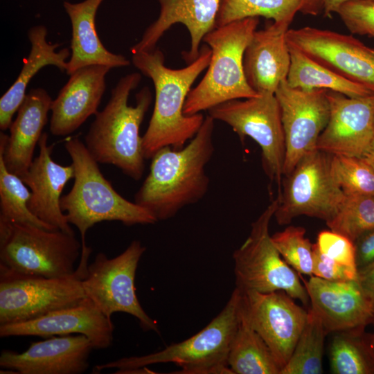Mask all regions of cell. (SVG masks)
<instances>
[{
  "label": "cell",
  "instance_id": "19",
  "mask_svg": "<svg viewBox=\"0 0 374 374\" xmlns=\"http://www.w3.org/2000/svg\"><path fill=\"white\" fill-rule=\"evenodd\" d=\"M92 350L83 335L53 336L32 342L23 353L3 350L0 366L18 374H82L89 366Z\"/></svg>",
  "mask_w": 374,
  "mask_h": 374
},
{
  "label": "cell",
  "instance_id": "29",
  "mask_svg": "<svg viewBox=\"0 0 374 374\" xmlns=\"http://www.w3.org/2000/svg\"><path fill=\"white\" fill-rule=\"evenodd\" d=\"M290 66L288 84L303 89H324L357 98L374 94L366 87L353 82L314 61L300 51L289 46Z\"/></svg>",
  "mask_w": 374,
  "mask_h": 374
},
{
  "label": "cell",
  "instance_id": "7",
  "mask_svg": "<svg viewBox=\"0 0 374 374\" xmlns=\"http://www.w3.org/2000/svg\"><path fill=\"white\" fill-rule=\"evenodd\" d=\"M81 251V241L75 233L0 218V265L15 272L46 278L71 276Z\"/></svg>",
  "mask_w": 374,
  "mask_h": 374
},
{
  "label": "cell",
  "instance_id": "43",
  "mask_svg": "<svg viewBox=\"0 0 374 374\" xmlns=\"http://www.w3.org/2000/svg\"><path fill=\"white\" fill-rule=\"evenodd\" d=\"M374 321V320H373ZM368 342L371 346V348H373V351H374V333L373 335H371L370 338H368Z\"/></svg>",
  "mask_w": 374,
  "mask_h": 374
},
{
  "label": "cell",
  "instance_id": "8",
  "mask_svg": "<svg viewBox=\"0 0 374 374\" xmlns=\"http://www.w3.org/2000/svg\"><path fill=\"white\" fill-rule=\"evenodd\" d=\"M91 249L82 251L75 273L46 278L18 274L0 265V325L24 322L78 304Z\"/></svg>",
  "mask_w": 374,
  "mask_h": 374
},
{
  "label": "cell",
  "instance_id": "36",
  "mask_svg": "<svg viewBox=\"0 0 374 374\" xmlns=\"http://www.w3.org/2000/svg\"><path fill=\"white\" fill-rule=\"evenodd\" d=\"M337 14L351 33L374 38V2L371 0L348 1Z\"/></svg>",
  "mask_w": 374,
  "mask_h": 374
},
{
  "label": "cell",
  "instance_id": "14",
  "mask_svg": "<svg viewBox=\"0 0 374 374\" xmlns=\"http://www.w3.org/2000/svg\"><path fill=\"white\" fill-rule=\"evenodd\" d=\"M288 46L374 92V48L352 35L305 26L289 29Z\"/></svg>",
  "mask_w": 374,
  "mask_h": 374
},
{
  "label": "cell",
  "instance_id": "25",
  "mask_svg": "<svg viewBox=\"0 0 374 374\" xmlns=\"http://www.w3.org/2000/svg\"><path fill=\"white\" fill-rule=\"evenodd\" d=\"M103 1L84 0L76 3L68 1L63 3L72 26L71 53L66 71L69 75L89 65H105L112 69L130 64L123 55L106 49L99 39L96 28V16Z\"/></svg>",
  "mask_w": 374,
  "mask_h": 374
},
{
  "label": "cell",
  "instance_id": "16",
  "mask_svg": "<svg viewBox=\"0 0 374 374\" xmlns=\"http://www.w3.org/2000/svg\"><path fill=\"white\" fill-rule=\"evenodd\" d=\"M328 122L317 149L330 155L362 157L374 139V94L352 98L327 91Z\"/></svg>",
  "mask_w": 374,
  "mask_h": 374
},
{
  "label": "cell",
  "instance_id": "44",
  "mask_svg": "<svg viewBox=\"0 0 374 374\" xmlns=\"http://www.w3.org/2000/svg\"><path fill=\"white\" fill-rule=\"evenodd\" d=\"M371 1L374 2V0H371Z\"/></svg>",
  "mask_w": 374,
  "mask_h": 374
},
{
  "label": "cell",
  "instance_id": "20",
  "mask_svg": "<svg viewBox=\"0 0 374 374\" xmlns=\"http://www.w3.org/2000/svg\"><path fill=\"white\" fill-rule=\"evenodd\" d=\"M38 145L37 157L20 177L30 191L28 208L35 216L52 227L75 233L60 206L62 190L73 178V166H62L52 159L54 145L48 144L46 133L42 134Z\"/></svg>",
  "mask_w": 374,
  "mask_h": 374
},
{
  "label": "cell",
  "instance_id": "37",
  "mask_svg": "<svg viewBox=\"0 0 374 374\" xmlns=\"http://www.w3.org/2000/svg\"><path fill=\"white\" fill-rule=\"evenodd\" d=\"M316 244L319 251L329 258L341 265L357 268L355 244L346 236L330 229L321 231L317 235Z\"/></svg>",
  "mask_w": 374,
  "mask_h": 374
},
{
  "label": "cell",
  "instance_id": "31",
  "mask_svg": "<svg viewBox=\"0 0 374 374\" xmlns=\"http://www.w3.org/2000/svg\"><path fill=\"white\" fill-rule=\"evenodd\" d=\"M327 332L315 312L310 308L304 328L293 353L280 374L323 373L324 340Z\"/></svg>",
  "mask_w": 374,
  "mask_h": 374
},
{
  "label": "cell",
  "instance_id": "33",
  "mask_svg": "<svg viewBox=\"0 0 374 374\" xmlns=\"http://www.w3.org/2000/svg\"><path fill=\"white\" fill-rule=\"evenodd\" d=\"M326 224L331 231L354 242L363 233L374 228V195H345L338 211Z\"/></svg>",
  "mask_w": 374,
  "mask_h": 374
},
{
  "label": "cell",
  "instance_id": "23",
  "mask_svg": "<svg viewBox=\"0 0 374 374\" xmlns=\"http://www.w3.org/2000/svg\"><path fill=\"white\" fill-rule=\"evenodd\" d=\"M52 99L43 88L26 93L10 127V134L0 133V154L8 171L22 177L33 160L35 146L48 122Z\"/></svg>",
  "mask_w": 374,
  "mask_h": 374
},
{
  "label": "cell",
  "instance_id": "2",
  "mask_svg": "<svg viewBox=\"0 0 374 374\" xmlns=\"http://www.w3.org/2000/svg\"><path fill=\"white\" fill-rule=\"evenodd\" d=\"M215 120L204 121L187 145L164 147L151 159L150 172L134 195V202L158 221L173 217L185 206L200 201L210 179L206 167L214 153Z\"/></svg>",
  "mask_w": 374,
  "mask_h": 374
},
{
  "label": "cell",
  "instance_id": "18",
  "mask_svg": "<svg viewBox=\"0 0 374 374\" xmlns=\"http://www.w3.org/2000/svg\"><path fill=\"white\" fill-rule=\"evenodd\" d=\"M304 285L327 332L363 329L374 320V301L357 280L330 281L311 276Z\"/></svg>",
  "mask_w": 374,
  "mask_h": 374
},
{
  "label": "cell",
  "instance_id": "42",
  "mask_svg": "<svg viewBox=\"0 0 374 374\" xmlns=\"http://www.w3.org/2000/svg\"><path fill=\"white\" fill-rule=\"evenodd\" d=\"M362 158H364L374 170V139Z\"/></svg>",
  "mask_w": 374,
  "mask_h": 374
},
{
  "label": "cell",
  "instance_id": "4",
  "mask_svg": "<svg viewBox=\"0 0 374 374\" xmlns=\"http://www.w3.org/2000/svg\"><path fill=\"white\" fill-rule=\"evenodd\" d=\"M64 148L74 169L71 189L60 199V206L70 224L78 229L82 245L87 231L104 221H118L125 226L151 224L157 219L146 209L122 197L101 172L78 136L67 140Z\"/></svg>",
  "mask_w": 374,
  "mask_h": 374
},
{
  "label": "cell",
  "instance_id": "11",
  "mask_svg": "<svg viewBox=\"0 0 374 374\" xmlns=\"http://www.w3.org/2000/svg\"><path fill=\"white\" fill-rule=\"evenodd\" d=\"M331 155L317 149L303 157L285 177L274 217L278 224H287L299 216L330 220L345 194L331 170Z\"/></svg>",
  "mask_w": 374,
  "mask_h": 374
},
{
  "label": "cell",
  "instance_id": "13",
  "mask_svg": "<svg viewBox=\"0 0 374 374\" xmlns=\"http://www.w3.org/2000/svg\"><path fill=\"white\" fill-rule=\"evenodd\" d=\"M285 141L283 176H287L301 159L317 149L319 137L330 116L327 90L303 89L290 86L287 80L277 88Z\"/></svg>",
  "mask_w": 374,
  "mask_h": 374
},
{
  "label": "cell",
  "instance_id": "9",
  "mask_svg": "<svg viewBox=\"0 0 374 374\" xmlns=\"http://www.w3.org/2000/svg\"><path fill=\"white\" fill-rule=\"evenodd\" d=\"M279 199H274L252 223L250 233L233 254L236 288L241 292L284 291L304 305L309 303L305 285L285 261L269 233Z\"/></svg>",
  "mask_w": 374,
  "mask_h": 374
},
{
  "label": "cell",
  "instance_id": "24",
  "mask_svg": "<svg viewBox=\"0 0 374 374\" xmlns=\"http://www.w3.org/2000/svg\"><path fill=\"white\" fill-rule=\"evenodd\" d=\"M288 25L272 22L256 30L244 55L245 76L249 86L258 94L275 93L287 80L290 66V51L286 39Z\"/></svg>",
  "mask_w": 374,
  "mask_h": 374
},
{
  "label": "cell",
  "instance_id": "3",
  "mask_svg": "<svg viewBox=\"0 0 374 374\" xmlns=\"http://www.w3.org/2000/svg\"><path fill=\"white\" fill-rule=\"evenodd\" d=\"M141 78L139 73H131L118 81L84 139L87 150L98 163L114 166L136 181L145 170L139 129L152 100L149 87H144L136 96V105H128L130 94Z\"/></svg>",
  "mask_w": 374,
  "mask_h": 374
},
{
  "label": "cell",
  "instance_id": "6",
  "mask_svg": "<svg viewBox=\"0 0 374 374\" xmlns=\"http://www.w3.org/2000/svg\"><path fill=\"white\" fill-rule=\"evenodd\" d=\"M258 24V17H247L215 27L204 36L203 41L211 49V57L204 78L186 98L185 115L258 95L248 84L243 64L244 51Z\"/></svg>",
  "mask_w": 374,
  "mask_h": 374
},
{
  "label": "cell",
  "instance_id": "12",
  "mask_svg": "<svg viewBox=\"0 0 374 374\" xmlns=\"http://www.w3.org/2000/svg\"><path fill=\"white\" fill-rule=\"evenodd\" d=\"M145 250L135 240L113 258L98 253L88 265L82 287L86 296L108 318L115 312L127 313L137 319L143 330L159 333L156 321L144 311L136 294V269Z\"/></svg>",
  "mask_w": 374,
  "mask_h": 374
},
{
  "label": "cell",
  "instance_id": "30",
  "mask_svg": "<svg viewBox=\"0 0 374 374\" xmlns=\"http://www.w3.org/2000/svg\"><path fill=\"white\" fill-rule=\"evenodd\" d=\"M363 329L337 332L330 346L331 373L373 374L374 351L360 336Z\"/></svg>",
  "mask_w": 374,
  "mask_h": 374
},
{
  "label": "cell",
  "instance_id": "15",
  "mask_svg": "<svg viewBox=\"0 0 374 374\" xmlns=\"http://www.w3.org/2000/svg\"><path fill=\"white\" fill-rule=\"evenodd\" d=\"M241 293L251 326L282 368L293 353L305 324L308 311L298 305L284 291Z\"/></svg>",
  "mask_w": 374,
  "mask_h": 374
},
{
  "label": "cell",
  "instance_id": "35",
  "mask_svg": "<svg viewBox=\"0 0 374 374\" xmlns=\"http://www.w3.org/2000/svg\"><path fill=\"white\" fill-rule=\"evenodd\" d=\"M305 229L290 226L271 235V240L285 261L297 272L312 276L313 249L305 237Z\"/></svg>",
  "mask_w": 374,
  "mask_h": 374
},
{
  "label": "cell",
  "instance_id": "39",
  "mask_svg": "<svg viewBox=\"0 0 374 374\" xmlns=\"http://www.w3.org/2000/svg\"><path fill=\"white\" fill-rule=\"evenodd\" d=\"M354 244L357 270L374 262V228L363 233Z\"/></svg>",
  "mask_w": 374,
  "mask_h": 374
},
{
  "label": "cell",
  "instance_id": "17",
  "mask_svg": "<svg viewBox=\"0 0 374 374\" xmlns=\"http://www.w3.org/2000/svg\"><path fill=\"white\" fill-rule=\"evenodd\" d=\"M114 330L112 319L86 297L77 305L35 319L0 325V337L38 336L47 338L79 334L91 341L93 350H103L112 345Z\"/></svg>",
  "mask_w": 374,
  "mask_h": 374
},
{
  "label": "cell",
  "instance_id": "28",
  "mask_svg": "<svg viewBox=\"0 0 374 374\" xmlns=\"http://www.w3.org/2000/svg\"><path fill=\"white\" fill-rule=\"evenodd\" d=\"M321 11L322 0H221L215 27L259 17L290 26L298 12L316 16Z\"/></svg>",
  "mask_w": 374,
  "mask_h": 374
},
{
  "label": "cell",
  "instance_id": "1",
  "mask_svg": "<svg viewBox=\"0 0 374 374\" xmlns=\"http://www.w3.org/2000/svg\"><path fill=\"white\" fill-rule=\"evenodd\" d=\"M211 57V49L204 45L195 60L175 69L165 65L164 55L157 48L132 53V64L152 80L155 91L154 110L142 136L145 159H151L164 147L184 148L200 129L205 117L201 113L185 115L184 107L193 84L207 69Z\"/></svg>",
  "mask_w": 374,
  "mask_h": 374
},
{
  "label": "cell",
  "instance_id": "26",
  "mask_svg": "<svg viewBox=\"0 0 374 374\" xmlns=\"http://www.w3.org/2000/svg\"><path fill=\"white\" fill-rule=\"evenodd\" d=\"M47 30L43 25L32 27L28 33L30 51L14 83L0 99V129H9L13 116L21 105L26 88L33 78L43 67L52 65L64 71L67 69V59L71 56L69 48L55 49L59 44H49L46 40Z\"/></svg>",
  "mask_w": 374,
  "mask_h": 374
},
{
  "label": "cell",
  "instance_id": "21",
  "mask_svg": "<svg viewBox=\"0 0 374 374\" xmlns=\"http://www.w3.org/2000/svg\"><path fill=\"white\" fill-rule=\"evenodd\" d=\"M110 67L93 64L78 69L69 76L51 106L50 132L69 135L98 112Z\"/></svg>",
  "mask_w": 374,
  "mask_h": 374
},
{
  "label": "cell",
  "instance_id": "34",
  "mask_svg": "<svg viewBox=\"0 0 374 374\" xmlns=\"http://www.w3.org/2000/svg\"><path fill=\"white\" fill-rule=\"evenodd\" d=\"M330 166L345 195H374V170L364 158L331 155Z\"/></svg>",
  "mask_w": 374,
  "mask_h": 374
},
{
  "label": "cell",
  "instance_id": "27",
  "mask_svg": "<svg viewBox=\"0 0 374 374\" xmlns=\"http://www.w3.org/2000/svg\"><path fill=\"white\" fill-rule=\"evenodd\" d=\"M228 364L233 374H280L281 370L268 346L251 326L242 298Z\"/></svg>",
  "mask_w": 374,
  "mask_h": 374
},
{
  "label": "cell",
  "instance_id": "41",
  "mask_svg": "<svg viewBox=\"0 0 374 374\" xmlns=\"http://www.w3.org/2000/svg\"><path fill=\"white\" fill-rule=\"evenodd\" d=\"M348 1L350 0H322L325 17H331L332 14L337 13L339 7Z\"/></svg>",
  "mask_w": 374,
  "mask_h": 374
},
{
  "label": "cell",
  "instance_id": "10",
  "mask_svg": "<svg viewBox=\"0 0 374 374\" xmlns=\"http://www.w3.org/2000/svg\"><path fill=\"white\" fill-rule=\"evenodd\" d=\"M208 114L215 121L229 125L241 141L249 136L259 145L264 170L270 181L277 184L279 198L286 149L280 108L275 93L229 100L210 109Z\"/></svg>",
  "mask_w": 374,
  "mask_h": 374
},
{
  "label": "cell",
  "instance_id": "22",
  "mask_svg": "<svg viewBox=\"0 0 374 374\" xmlns=\"http://www.w3.org/2000/svg\"><path fill=\"white\" fill-rule=\"evenodd\" d=\"M220 1L157 0L160 5L159 17L132 47V53L156 48L163 34L174 24L180 23L186 27L190 37V49L183 53V57L188 64L193 62L199 55L204 36L215 28Z\"/></svg>",
  "mask_w": 374,
  "mask_h": 374
},
{
  "label": "cell",
  "instance_id": "5",
  "mask_svg": "<svg viewBox=\"0 0 374 374\" xmlns=\"http://www.w3.org/2000/svg\"><path fill=\"white\" fill-rule=\"evenodd\" d=\"M241 298V292L235 287L222 311L190 338L154 353L96 365L93 373L109 368H117L115 373H128L147 366L171 362L181 368L178 373L181 374H233L228 357L239 321Z\"/></svg>",
  "mask_w": 374,
  "mask_h": 374
},
{
  "label": "cell",
  "instance_id": "40",
  "mask_svg": "<svg viewBox=\"0 0 374 374\" xmlns=\"http://www.w3.org/2000/svg\"><path fill=\"white\" fill-rule=\"evenodd\" d=\"M358 282L374 301V262L358 270Z\"/></svg>",
  "mask_w": 374,
  "mask_h": 374
},
{
  "label": "cell",
  "instance_id": "38",
  "mask_svg": "<svg viewBox=\"0 0 374 374\" xmlns=\"http://www.w3.org/2000/svg\"><path fill=\"white\" fill-rule=\"evenodd\" d=\"M312 276L330 281L357 280V268L341 265L323 255L313 244Z\"/></svg>",
  "mask_w": 374,
  "mask_h": 374
},
{
  "label": "cell",
  "instance_id": "32",
  "mask_svg": "<svg viewBox=\"0 0 374 374\" xmlns=\"http://www.w3.org/2000/svg\"><path fill=\"white\" fill-rule=\"evenodd\" d=\"M27 187L19 176L8 171L0 154V218L55 230L35 216L28 208L30 191Z\"/></svg>",
  "mask_w": 374,
  "mask_h": 374
}]
</instances>
